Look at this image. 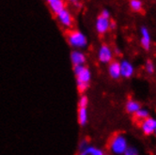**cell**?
Wrapping results in <instances>:
<instances>
[{
	"label": "cell",
	"mask_w": 156,
	"mask_h": 155,
	"mask_svg": "<svg viewBox=\"0 0 156 155\" xmlns=\"http://www.w3.org/2000/svg\"><path fill=\"white\" fill-rule=\"evenodd\" d=\"M73 72L76 75V82H77V87L79 92H84L87 86L88 83L90 80V72L84 65L81 66H75L73 68Z\"/></svg>",
	"instance_id": "1"
},
{
	"label": "cell",
	"mask_w": 156,
	"mask_h": 155,
	"mask_svg": "<svg viewBox=\"0 0 156 155\" xmlns=\"http://www.w3.org/2000/svg\"><path fill=\"white\" fill-rule=\"evenodd\" d=\"M68 42L74 48H83L87 45V41L83 33L79 31H73L68 36Z\"/></svg>",
	"instance_id": "2"
},
{
	"label": "cell",
	"mask_w": 156,
	"mask_h": 155,
	"mask_svg": "<svg viewBox=\"0 0 156 155\" xmlns=\"http://www.w3.org/2000/svg\"><path fill=\"white\" fill-rule=\"evenodd\" d=\"M127 141L122 136H116L110 144V149L115 154H122L127 150Z\"/></svg>",
	"instance_id": "3"
},
{
	"label": "cell",
	"mask_w": 156,
	"mask_h": 155,
	"mask_svg": "<svg viewBox=\"0 0 156 155\" xmlns=\"http://www.w3.org/2000/svg\"><path fill=\"white\" fill-rule=\"evenodd\" d=\"M99 59L103 63H108L112 59V52L107 45H102L99 51Z\"/></svg>",
	"instance_id": "4"
},
{
	"label": "cell",
	"mask_w": 156,
	"mask_h": 155,
	"mask_svg": "<svg viewBox=\"0 0 156 155\" xmlns=\"http://www.w3.org/2000/svg\"><path fill=\"white\" fill-rule=\"evenodd\" d=\"M142 130L146 135H151L154 132L156 128V120L151 118H148L142 122Z\"/></svg>",
	"instance_id": "5"
},
{
	"label": "cell",
	"mask_w": 156,
	"mask_h": 155,
	"mask_svg": "<svg viewBox=\"0 0 156 155\" xmlns=\"http://www.w3.org/2000/svg\"><path fill=\"white\" fill-rule=\"evenodd\" d=\"M58 19L60 23L65 26H72L73 25V18L70 14V12L67 9H63L58 15Z\"/></svg>",
	"instance_id": "6"
},
{
	"label": "cell",
	"mask_w": 156,
	"mask_h": 155,
	"mask_svg": "<svg viewBox=\"0 0 156 155\" xmlns=\"http://www.w3.org/2000/svg\"><path fill=\"white\" fill-rule=\"evenodd\" d=\"M109 26H110V24H109L108 19H106V18H105L103 16H100L97 19L96 29H97V31L100 33V34H104V33H105L108 30Z\"/></svg>",
	"instance_id": "7"
},
{
	"label": "cell",
	"mask_w": 156,
	"mask_h": 155,
	"mask_svg": "<svg viewBox=\"0 0 156 155\" xmlns=\"http://www.w3.org/2000/svg\"><path fill=\"white\" fill-rule=\"evenodd\" d=\"M71 60L75 67V66L83 65L86 61V58L83 53H81L79 51H73L71 54Z\"/></svg>",
	"instance_id": "8"
},
{
	"label": "cell",
	"mask_w": 156,
	"mask_h": 155,
	"mask_svg": "<svg viewBox=\"0 0 156 155\" xmlns=\"http://www.w3.org/2000/svg\"><path fill=\"white\" fill-rule=\"evenodd\" d=\"M120 73L123 77L129 78L133 73V65L128 61H122L120 63Z\"/></svg>",
	"instance_id": "9"
},
{
	"label": "cell",
	"mask_w": 156,
	"mask_h": 155,
	"mask_svg": "<svg viewBox=\"0 0 156 155\" xmlns=\"http://www.w3.org/2000/svg\"><path fill=\"white\" fill-rule=\"evenodd\" d=\"M48 5H49L52 12L57 15L65 9L64 3H63V1H61V0H49Z\"/></svg>",
	"instance_id": "10"
},
{
	"label": "cell",
	"mask_w": 156,
	"mask_h": 155,
	"mask_svg": "<svg viewBox=\"0 0 156 155\" xmlns=\"http://www.w3.org/2000/svg\"><path fill=\"white\" fill-rule=\"evenodd\" d=\"M109 73L110 76L114 79L119 78V76L121 75L120 73V64L118 62H112L109 66Z\"/></svg>",
	"instance_id": "11"
},
{
	"label": "cell",
	"mask_w": 156,
	"mask_h": 155,
	"mask_svg": "<svg viewBox=\"0 0 156 155\" xmlns=\"http://www.w3.org/2000/svg\"><path fill=\"white\" fill-rule=\"evenodd\" d=\"M141 34H142V38H141L142 46L146 50H149L150 45H151V38H150V34H149L148 29L146 27H143L141 29Z\"/></svg>",
	"instance_id": "12"
},
{
	"label": "cell",
	"mask_w": 156,
	"mask_h": 155,
	"mask_svg": "<svg viewBox=\"0 0 156 155\" xmlns=\"http://www.w3.org/2000/svg\"><path fill=\"white\" fill-rule=\"evenodd\" d=\"M79 155H105V154H104V152L101 150H99L97 148H94V147L87 146L83 150H80Z\"/></svg>",
	"instance_id": "13"
},
{
	"label": "cell",
	"mask_w": 156,
	"mask_h": 155,
	"mask_svg": "<svg viewBox=\"0 0 156 155\" xmlns=\"http://www.w3.org/2000/svg\"><path fill=\"white\" fill-rule=\"evenodd\" d=\"M78 121L79 124L84 126L87 121V108H79L78 110Z\"/></svg>",
	"instance_id": "14"
},
{
	"label": "cell",
	"mask_w": 156,
	"mask_h": 155,
	"mask_svg": "<svg viewBox=\"0 0 156 155\" xmlns=\"http://www.w3.org/2000/svg\"><path fill=\"white\" fill-rule=\"evenodd\" d=\"M140 109V105L138 103H136V101H129L126 104V110L129 113H136L138 110Z\"/></svg>",
	"instance_id": "15"
},
{
	"label": "cell",
	"mask_w": 156,
	"mask_h": 155,
	"mask_svg": "<svg viewBox=\"0 0 156 155\" xmlns=\"http://www.w3.org/2000/svg\"><path fill=\"white\" fill-rule=\"evenodd\" d=\"M136 117L138 119H144L145 120V119H147L149 117V112L145 109H139L138 111L136 113Z\"/></svg>",
	"instance_id": "16"
},
{
	"label": "cell",
	"mask_w": 156,
	"mask_h": 155,
	"mask_svg": "<svg viewBox=\"0 0 156 155\" xmlns=\"http://www.w3.org/2000/svg\"><path fill=\"white\" fill-rule=\"evenodd\" d=\"M130 5H131V8L133 10H136V12H139L142 9V2L138 1V0H132L130 2Z\"/></svg>",
	"instance_id": "17"
},
{
	"label": "cell",
	"mask_w": 156,
	"mask_h": 155,
	"mask_svg": "<svg viewBox=\"0 0 156 155\" xmlns=\"http://www.w3.org/2000/svg\"><path fill=\"white\" fill-rule=\"evenodd\" d=\"M87 103H88L87 97L82 96V97L80 98V100H79V108H87Z\"/></svg>",
	"instance_id": "18"
},
{
	"label": "cell",
	"mask_w": 156,
	"mask_h": 155,
	"mask_svg": "<svg viewBox=\"0 0 156 155\" xmlns=\"http://www.w3.org/2000/svg\"><path fill=\"white\" fill-rule=\"evenodd\" d=\"M146 70L149 73H152L154 72V65L151 60H148L146 62Z\"/></svg>",
	"instance_id": "19"
},
{
	"label": "cell",
	"mask_w": 156,
	"mask_h": 155,
	"mask_svg": "<svg viewBox=\"0 0 156 155\" xmlns=\"http://www.w3.org/2000/svg\"><path fill=\"white\" fill-rule=\"evenodd\" d=\"M124 155H138V152L135 148H127L124 152Z\"/></svg>",
	"instance_id": "20"
},
{
	"label": "cell",
	"mask_w": 156,
	"mask_h": 155,
	"mask_svg": "<svg viewBox=\"0 0 156 155\" xmlns=\"http://www.w3.org/2000/svg\"><path fill=\"white\" fill-rule=\"evenodd\" d=\"M101 16H103V17H105V18H106V19H108L109 18V16H110V14H109V12H107V10H103V12H102V14H101Z\"/></svg>",
	"instance_id": "21"
},
{
	"label": "cell",
	"mask_w": 156,
	"mask_h": 155,
	"mask_svg": "<svg viewBox=\"0 0 156 155\" xmlns=\"http://www.w3.org/2000/svg\"><path fill=\"white\" fill-rule=\"evenodd\" d=\"M115 26H116V24L114 23V22H112V23H110V26H109V27H111V28H115Z\"/></svg>",
	"instance_id": "22"
},
{
	"label": "cell",
	"mask_w": 156,
	"mask_h": 155,
	"mask_svg": "<svg viewBox=\"0 0 156 155\" xmlns=\"http://www.w3.org/2000/svg\"><path fill=\"white\" fill-rule=\"evenodd\" d=\"M154 132H155V134H156V128H155V131H154Z\"/></svg>",
	"instance_id": "23"
}]
</instances>
